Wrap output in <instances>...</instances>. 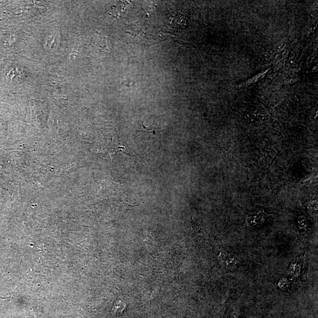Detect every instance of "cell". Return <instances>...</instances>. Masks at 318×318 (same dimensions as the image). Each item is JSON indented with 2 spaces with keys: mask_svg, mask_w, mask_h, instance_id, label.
<instances>
[{
  "mask_svg": "<svg viewBox=\"0 0 318 318\" xmlns=\"http://www.w3.org/2000/svg\"><path fill=\"white\" fill-rule=\"evenodd\" d=\"M225 266L230 268L236 264V258L231 255H229L227 253H225Z\"/></svg>",
  "mask_w": 318,
  "mask_h": 318,
  "instance_id": "1",
  "label": "cell"
},
{
  "mask_svg": "<svg viewBox=\"0 0 318 318\" xmlns=\"http://www.w3.org/2000/svg\"><path fill=\"white\" fill-rule=\"evenodd\" d=\"M142 126H143V127L144 128V129L146 130H137V131H148V132H150V133H153V134L155 135L157 133H159V132H160V131H163V130H151V129H150V128H147L146 127H145L143 124H142Z\"/></svg>",
  "mask_w": 318,
  "mask_h": 318,
  "instance_id": "2",
  "label": "cell"
}]
</instances>
